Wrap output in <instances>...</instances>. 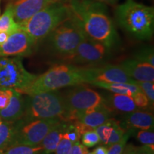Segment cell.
<instances>
[{
  "mask_svg": "<svg viewBox=\"0 0 154 154\" xmlns=\"http://www.w3.org/2000/svg\"><path fill=\"white\" fill-rule=\"evenodd\" d=\"M134 101L137 108L140 109H146L151 105L150 102L148 99L147 96L144 94L141 91L136 93L132 96Z\"/></svg>",
  "mask_w": 154,
  "mask_h": 154,
  "instance_id": "d6a6232c",
  "label": "cell"
},
{
  "mask_svg": "<svg viewBox=\"0 0 154 154\" xmlns=\"http://www.w3.org/2000/svg\"><path fill=\"white\" fill-rule=\"evenodd\" d=\"M136 85L138 86L141 91L147 96L148 99L152 105L154 103V85L153 82H137L136 81Z\"/></svg>",
  "mask_w": 154,
  "mask_h": 154,
  "instance_id": "83f0119b",
  "label": "cell"
},
{
  "mask_svg": "<svg viewBox=\"0 0 154 154\" xmlns=\"http://www.w3.org/2000/svg\"><path fill=\"white\" fill-rule=\"evenodd\" d=\"M66 107L63 94L57 91H46L25 98V110L19 120L23 122L36 119H66Z\"/></svg>",
  "mask_w": 154,
  "mask_h": 154,
  "instance_id": "5b68a950",
  "label": "cell"
},
{
  "mask_svg": "<svg viewBox=\"0 0 154 154\" xmlns=\"http://www.w3.org/2000/svg\"><path fill=\"white\" fill-rule=\"evenodd\" d=\"M153 115L147 111H135L127 113L121 126L126 128L151 130L153 128Z\"/></svg>",
  "mask_w": 154,
  "mask_h": 154,
  "instance_id": "ac0fdd59",
  "label": "cell"
},
{
  "mask_svg": "<svg viewBox=\"0 0 154 154\" xmlns=\"http://www.w3.org/2000/svg\"><path fill=\"white\" fill-rule=\"evenodd\" d=\"M111 48L86 36L74 52L63 61L69 64L94 66L106 62L111 57Z\"/></svg>",
  "mask_w": 154,
  "mask_h": 154,
  "instance_id": "30bf717a",
  "label": "cell"
},
{
  "mask_svg": "<svg viewBox=\"0 0 154 154\" xmlns=\"http://www.w3.org/2000/svg\"><path fill=\"white\" fill-rule=\"evenodd\" d=\"M91 83H128L136 84V81L133 79L126 74L120 65L107 64L101 66H88Z\"/></svg>",
  "mask_w": 154,
  "mask_h": 154,
  "instance_id": "7c38bea8",
  "label": "cell"
},
{
  "mask_svg": "<svg viewBox=\"0 0 154 154\" xmlns=\"http://www.w3.org/2000/svg\"><path fill=\"white\" fill-rule=\"evenodd\" d=\"M65 121H61L59 124H57L54 128H53L48 134L46 135L45 137L42 140V143L39 146L43 148V151L47 153H54L58 143L60 141L63 128H64Z\"/></svg>",
  "mask_w": 154,
  "mask_h": 154,
  "instance_id": "ffe728a7",
  "label": "cell"
},
{
  "mask_svg": "<svg viewBox=\"0 0 154 154\" xmlns=\"http://www.w3.org/2000/svg\"><path fill=\"white\" fill-rule=\"evenodd\" d=\"M94 130L100 138V143L107 146L119 142L126 134L125 128L121 123L113 118H110Z\"/></svg>",
  "mask_w": 154,
  "mask_h": 154,
  "instance_id": "9a60e30c",
  "label": "cell"
},
{
  "mask_svg": "<svg viewBox=\"0 0 154 154\" xmlns=\"http://www.w3.org/2000/svg\"><path fill=\"white\" fill-rule=\"evenodd\" d=\"M112 113L113 111L103 103L80 114L76 121L91 129H95L111 118Z\"/></svg>",
  "mask_w": 154,
  "mask_h": 154,
  "instance_id": "2e32d148",
  "label": "cell"
},
{
  "mask_svg": "<svg viewBox=\"0 0 154 154\" xmlns=\"http://www.w3.org/2000/svg\"><path fill=\"white\" fill-rule=\"evenodd\" d=\"M104 103L111 111L128 113L138 110L131 96L124 94H113L104 99Z\"/></svg>",
  "mask_w": 154,
  "mask_h": 154,
  "instance_id": "d6986e66",
  "label": "cell"
},
{
  "mask_svg": "<svg viewBox=\"0 0 154 154\" xmlns=\"http://www.w3.org/2000/svg\"><path fill=\"white\" fill-rule=\"evenodd\" d=\"M2 119H1V118H0V125L2 124Z\"/></svg>",
  "mask_w": 154,
  "mask_h": 154,
  "instance_id": "ab89813d",
  "label": "cell"
},
{
  "mask_svg": "<svg viewBox=\"0 0 154 154\" xmlns=\"http://www.w3.org/2000/svg\"><path fill=\"white\" fill-rule=\"evenodd\" d=\"M120 66L126 74L137 82H151L154 81V66L149 63L130 59L123 61Z\"/></svg>",
  "mask_w": 154,
  "mask_h": 154,
  "instance_id": "5bb4252c",
  "label": "cell"
},
{
  "mask_svg": "<svg viewBox=\"0 0 154 154\" xmlns=\"http://www.w3.org/2000/svg\"><path fill=\"white\" fill-rule=\"evenodd\" d=\"M91 84L101 88H104L113 94H124L132 96L141 90L138 85L128 83H105V82H93Z\"/></svg>",
  "mask_w": 154,
  "mask_h": 154,
  "instance_id": "44dd1931",
  "label": "cell"
},
{
  "mask_svg": "<svg viewBox=\"0 0 154 154\" xmlns=\"http://www.w3.org/2000/svg\"><path fill=\"white\" fill-rule=\"evenodd\" d=\"M107 150L108 148L106 146H100L99 147L96 148L92 152L94 154H107Z\"/></svg>",
  "mask_w": 154,
  "mask_h": 154,
  "instance_id": "d590c367",
  "label": "cell"
},
{
  "mask_svg": "<svg viewBox=\"0 0 154 154\" xmlns=\"http://www.w3.org/2000/svg\"><path fill=\"white\" fill-rule=\"evenodd\" d=\"M137 140L143 146L154 150V133L151 130H141L136 135Z\"/></svg>",
  "mask_w": 154,
  "mask_h": 154,
  "instance_id": "4316f807",
  "label": "cell"
},
{
  "mask_svg": "<svg viewBox=\"0 0 154 154\" xmlns=\"http://www.w3.org/2000/svg\"><path fill=\"white\" fill-rule=\"evenodd\" d=\"M89 67H80L69 63L54 65L49 70L33 81L24 91L26 95H33L46 91H57L69 86H75L85 83L91 84Z\"/></svg>",
  "mask_w": 154,
  "mask_h": 154,
  "instance_id": "7a4b0ae2",
  "label": "cell"
},
{
  "mask_svg": "<svg viewBox=\"0 0 154 154\" xmlns=\"http://www.w3.org/2000/svg\"><path fill=\"white\" fill-rule=\"evenodd\" d=\"M13 91L12 88H0V110L5 109L9 104Z\"/></svg>",
  "mask_w": 154,
  "mask_h": 154,
  "instance_id": "1f68e13d",
  "label": "cell"
},
{
  "mask_svg": "<svg viewBox=\"0 0 154 154\" xmlns=\"http://www.w3.org/2000/svg\"><path fill=\"white\" fill-rule=\"evenodd\" d=\"M19 28L20 26L14 21L12 7L11 3H9L5 12L0 17V32L6 31H17Z\"/></svg>",
  "mask_w": 154,
  "mask_h": 154,
  "instance_id": "603a6c76",
  "label": "cell"
},
{
  "mask_svg": "<svg viewBox=\"0 0 154 154\" xmlns=\"http://www.w3.org/2000/svg\"><path fill=\"white\" fill-rule=\"evenodd\" d=\"M61 121L59 119H49L26 122L15 121L16 128L10 147L17 145L39 146L46 135Z\"/></svg>",
  "mask_w": 154,
  "mask_h": 154,
  "instance_id": "ba28073f",
  "label": "cell"
},
{
  "mask_svg": "<svg viewBox=\"0 0 154 154\" xmlns=\"http://www.w3.org/2000/svg\"><path fill=\"white\" fill-rule=\"evenodd\" d=\"M129 136V132H126L121 140L109 146V149L107 150V154H122Z\"/></svg>",
  "mask_w": 154,
  "mask_h": 154,
  "instance_id": "f1b7e54d",
  "label": "cell"
},
{
  "mask_svg": "<svg viewBox=\"0 0 154 154\" xmlns=\"http://www.w3.org/2000/svg\"><path fill=\"white\" fill-rule=\"evenodd\" d=\"M39 154H52V153H44V152H42V153H40Z\"/></svg>",
  "mask_w": 154,
  "mask_h": 154,
  "instance_id": "74e56055",
  "label": "cell"
},
{
  "mask_svg": "<svg viewBox=\"0 0 154 154\" xmlns=\"http://www.w3.org/2000/svg\"><path fill=\"white\" fill-rule=\"evenodd\" d=\"M88 152L87 148L79 141L73 144L72 149L68 154H86Z\"/></svg>",
  "mask_w": 154,
  "mask_h": 154,
  "instance_id": "836d02e7",
  "label": "cell"
},
{
  "mask_svg": "<svg viewBox=\"0 0 154 154\" xmlns=\"http://www.w3.org/2000/svg\"><path fill=\"white\" fill-rule=\"evenodd\" d=\"M36 76L26 70L21 57H0V88H12L23 94Z\"/></svg>",
  "mask_w": 154,
  "mask_h": 154,
  "instance_id": "52a82bcc",
  "label": "cell"
},
{
  "mask_svg": "<svg viewBox=\"0 0 154 154\" xmlns=\"http://www.w3.org/2000/svg\"><path fill=\"white\" fill-rule=\"evenodd\" d=\"M43 152V148L41 146H25L17 145L9 147L2 154H39Z\"/></svg>",
  "mask_w": 154,
  "mask_h": 154,
  "instance_id": "cb8c5ba5",
  "label": "cell"
},
{
  "mask_svg": "<svg viewBox=\"0 0 154 154\" xmlns=\"http://www.w3.org/2000/svg\"><path fill=\"white\" fill-rule=\"evenodd\" d=\"M0 5H1V0H0ZM0 12H1V9H0Z\"/></svg>",
  "mask_w": 154,
  "mask_h": 154,
  "instance_id": "60d3db41",
  "label": "cell"
},
{
  "mask_svg": "<svg viewBox=\"0 0 154 154\" xmlns=\"http://www.w3.org/2000/svg\"><path fill=\"white\" fill-rule=\"evenodd\" d=\"M0 154H2V152H0Z\"/></svg>",
  "mask_w": 154,
  "mask_h": 154,
  "instance_id": "7bdbcfd3",
  "label": "cell"
},
{
  "mask_svg": "<svg viewBox=\"0 0 154 154\" xmlns=\"http://www.w3.org/2000/svg\"><path fill=\"white\" fill-rule=\"evenodd\" d=\"M118 24L124 31L140 40L150 39L154 31L153 7L135 0H126L115 9Z\"/></svg>",
  "mask_w": 154,
  "mask_h": 154,
  "instance_id": "3957f363",
  "label": "cell"
},
{
  "mask_svg": "<svg viewBox=\"0 0 154 154\" xmlns=\"http://www.w3.org/2000/svg\"><path fill=\"white\" fill-rule=\"evenodd\" d=\"M15 122L2 121L0 125V152L10 147L15 132Z\"/></svg>",
  "mask_w": 154,
  "mask_h": 154,
  "instance_id": "7402d4cb",
  "label": "cell"
},
{
  "mask_svg": "<svg viewBox=\"0 0 154 154\" xmlns=\"http://www.w3.org/2000/svg\"><path fill=\"white\" fill-rule=\"evenodd\" d=\"M70 17V9L66 0L59 1L51 4L38 11L24 24L21 25L20 27L37 45Z\"/></svg>",
  "mask_w": 154,
  "mask_h": 154,
  "instance_id": "277c9868",
  "label": "cell"
},
{
  "mask_svg": "<svg viewBox=\"0 0 154 154\" xmlns=\"http://www.w3.org/2000/svg\"><path fill=\"white\" fill-rule=\"evenodd\" d=\"M86 154H94V153H93V152H88Z\"/></svg>",
  "mask_w": 154,
  "mask_h": 154,
  "instance_id": "f35d334b",
  "label": "cell"
},
{
  "mask_svg": "<svg viewBox=\"0 0 154 154\" xmlns=\"http://www.w3.org/2000/svg\"><path fill=\"white\" fill-rule=\"evenodd\" d=\"M36 44L21 27L0 44V57H26L34 51Z\"/></svg>",
  "mask_w": 154,
  "mask_h": 154,
  "instance_id": "8fae6325",
  "label": "cell"
},
{
  "mask_svg": "<svg viewBox=\"0 0 154 154\" xmlns=\"http://www.w3.org/2000/svg\"><path fill=\"white\" fill-rule=\"evenodd\" d=\"M73 144L74 143L72 141L62 136L54 151L55 154H68L72 149Z\"/></svg>",
  "mask_w": 154,
  "mask_h": 154,
  "instance_id": "4dcf8cb0",
  "label": "cell"
},
{
  "mask_svg": "<svg viewBox=\"0 0 154 154\" xmlns=\"http://www.w3.org/2000/svg\"><path fill=\"white\" fill-rule=\"evenodd\" d=\"M25 110V98L22 94L14 89L9 104L0 110V118L2 121L15 122L23 116Z\"/></svg>",
  "mask_w": 154,
  "mask_h": 154,
  "instance_id": "e0dca14e",
  "label": "cell"
},
{
  "mask_svg": "<svg viewBox=\"0 0 154 154\" xmlns=\"http://www.w3.org/2000/svg\"><path fill=\"white\" fill-rule=\"evenodd\" d=\"M123 152L126 154H154V150L146 146H140V147L126 146Z\"/></svg>",
  "mask_w": 154,
  "mask_h": 154,
  "instance_id": "f546056e",
  "label": "cell"
},
{
  "mask_svg": "<svg viewBox=\"0 0 154 154\" xmlns=\"http://www.w3.org/2000/svg\"><path fill=\"white\" fill-rule=\"evenodd\" d=\"M74 19L86 36L113 49L119 39L106 4L94 0H66Z\"/></svg>",
  "mask_w": 154,
  "mask_h": 154,
  "instance_id": "6da1fadb",
  "label": "cell"
},
{
  "mask_svg": "<svg viewBox=\"0 0 154 154\" xmlns=\"http://www.w3.org/2000/svg\"><path fill=\"white\" fill-rule=\"evenodd\" d=\"M11 2L14 21L19 26L24 24L28 19L38 11L51 4L64 0H13Z\"/></svg>",
  "mask_w": 154,
  "mask_h": 154,
  "instance_id": "4fadbf2b",
  "label": "cell"
},
{
  "mask_svg": "<svg viewBox=\"0 0 154 154\" xmlns=\"http://www.w3.org/2000/svg\"><path fill=\"white\" fill-rule=\"evenodd\" d=\"M86 37L74 19L69 18L60 24L42 42L50 54L61 60L71 55Z\"/></svg>",
  "mask_w": 154,
  "mask_h": 154,
  "instance_id": "8992f818",
  "label": "cell"
},
{
  "mask_svg": "<svg viewBox=\"0 0 154 154\" xmlns=\"http://www.w3.org/2000/svg\"><path fill=\"white\" fill-rule=\"evenodd\" d=\"M134 59L154 66V52L153 47H148L142 48L135 54Z\"/></svg>",
  "mask_w": 154,
  "mask_h": 154,
  "instance_id": "d4e9b609",
  "label": "cell"
},
{
  "mask_svg": "<svg viewBox=\"0 0 154 154\" xmlns=\"http://www.w3.org/2000/svg\"><path fill=\"white\" fill-rule=\"evenodd\" d=\"M75 86L63 95L67 111L65 122L76 121L80 114L104 103V99L92 88L82 84Z\"/></svg>",
  "mask_w": 154,
  "mask_h": 154,
  "instance_id": "9c48e42d",
  "label": "cell"
},
{
  "mask_svg": "<svg viewBox=\"0 0 154 154\" xmlns=\"http://www.w3.org/2000/svg\"><path fill=\"white\" fill-rule=\"evenodd\" d=\"M94 1L106 4H106H109V5H113V4L116 3L119 0H94Z\"/></svg>",
  "mask_w": 154,
  "mask_h": 154,
  "instance_id": "8d00e7d4",
  "label": "cell"
},
{
  "mask_svg": "<svg viewBox=\"0 0 154 154\" xmlns=\"http://www.w3.org/2000/svg\"><path fill=\"white\" fill-rule=\"evenodd\" d=\"M122 154H126V153H124V152H123V153H122Z\"/></svg>",
  "mask_w": 154,
  "mask_h": 154,
  "instance_id": "b9f144b4",
  "label": "cell"
},
{
  "mask_svg": "<svg viewBox=\"0 0 154 154\" xmlns=\"http://www.w3.org/2000/svg\"><path fill=\"white\" fill-rule=\"evenodd\" d=\"M82 143L86 148H91L100 143V138L95 130H90L84 133L81 136Z\"/></svg>",
  "mask_w": 154,
  "mask_h": 154,
  "instance_id": "484cf974",
  "label": "cell"
},
{
  "mask_svg": "<svg viewBox=\"0 0 154 154\" xmlns=\"http://www.w3.org/2000/svg\"><path fill=\"white\" fill-rule=\"evenodd\" d=\"M14 32L15 31H6V32H0V44H3L4 42L7 41L9 36Z\"/></svg>",
  "mask_w": 154,
  "mask_h": 154,
  "instance_id": "e575fe53",
  "label": "cell"
}]
</instances>
